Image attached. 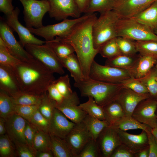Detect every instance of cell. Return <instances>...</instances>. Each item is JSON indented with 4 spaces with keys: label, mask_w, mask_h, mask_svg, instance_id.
<instances>
[{
    "label": "cell",
    "mask_w": 157,
    "mask_h": 157,
    "mask_svg": "<svg viewBox=\"0 0 157 157\" xmlns=\"http://www.w3.org/2000/svg\"><path fill=\"white\" fill-rule=\"evenodd\" d=\"M24 8L26 27L38 28L43 26L42 20L50 10L48 0H19Z\"/></svg>",
    "instance_id": "8"
},
{
    "label": "cell",
    "mask_w": 157,
    "mask_h": 157,
    "mask_svg": "<svg viewBox=\"0 0 157 157\" xmlns=\"http://www.w3.org/2000/svg\"><path fill=\"white\" fill-rule=\"evenodd\" d=\"M33 149L36 153L39 151H51L49 134L38 131L34 138Z\"/></svg>",
    "instance_id": "37"
},
{
    "label": "cell",
    "mask_w": 157,
    "mask_h": 157,
    "mask_svg": "<svg viewBox=\"0 0 157 157\" xmlns=\"http://www.w3.org/2000/svg\"><path fill=\"white\" fill-rule=\"evenodd\" d=\"M20 10L18 7L15 8L13 13L6 16V23L9 26L17 33L19 42L24 47L27 44L42 45L46 41L40 40L34 36L27 28L24 26L19 21L18 16Z\"/></svg>",
    "instance_id": "14"
},
{
    "label": "cell",
    "mask_w": 157,
    "mask_h": 157,
    "mask_svg": "<svg viewBox=\"0 0 157 157\" xmlns=\"http://www.w3.org/2000/svg\"><path fill=\"white\" fill-rule=\"evenodd\" d=\"M95 14L78 23L71 33L63 38H55L71 45L76 53L85 78H89L91 66L99 49L94 48L92 34L93 25L97 18Z\"/></svg>",
    "instance_id": "1"
},
{
    "label": "cell",
    "mask_w": 157,
    "mask_h": 157,
    "mask_svg": "<svg viewBox=\"0 0 157 157\" xmlns=\"http://www.w3.org/2000/svg\"><path fill=\"white\" fill-rule=\"evenodd\" d=\"M116 29L117 37L135 41H157V35L150 28L132 18L119 19Z\"/></svg>",
    "instance_id": "5"
},
{
    "label": "cell",
    "mask_w": 157,
    "mask_h": 157,
    "mask_svg": "<svg viewBox=\"0 0 157 157\" xmlns=\"http://www.w3.org/2000/svg\"><path fill=\"white\" fill-rule=\"evenodd\" d=\"M47 92L49 97L56 101L57 104L61 102L64 98L58 90L53 82L48 87Z\"/></svg>",
    "instance_id": "52"
},
{
    "label": "cell",
    "mask_w": 157,
    "mask_h": 157,
    "mask_svg": "<svg viewBox=\"0 0 157 157\" xmlns=\"http://www.w3.org/2000/svg\"><path fill=\"white\" fill-rule=\"evenodd\" d=\"M149 145L135 154V157H149Z\"/></svg>",
    "instance_id": "56"
},
{
    "label": "cell",
    "mask_w": 157,
    "mask_h": 157,
    "mask_svg": "<svg viewBox=\"0 0 157 157\" xmlns=\"http://www.w3.org/2000/svg\"><path fill=\"white\" fill-rule=\"evenodd\" d=\"M156 65L157 66V63L156 64ZM156 80H157V76L156 77Z\"/></svg>",
    "instance_id": "63"
},
{
    "label": "cell",
    "mask_w": 157,
    "mask_h": 157,
    "mask_svg": "<svg viewBox=\"0 0 157 157\" xmlns=\"http://www.w3.org/2000/svg\"><path fill=\"white\" fill-rule=\"evenodd\" d=\"M91 139L82 122L76 124L65 139L74 157H78L85 144Z\"/></svg>",
    "instance_id": "15"
},
{
    "label": "cell",
    "mask_w": 157,
    "mask_h": 157,
    "mask_svg": "<svg viewBox=\"0 0 157 157\" xmlns=\"http://www.w3.org/2000/svg\"><path fill=\"white\" fill-rule=\"evenodd\" d=\"M39 105H17L15 108V113L28 121L38 109Z\"/></svg>",
    "instance_id": "48"
},
{
    "label": "cell",
    "mask_w": 157,
    "mask_h": 157,
    "mask_svg": "<svg viewBox=\"0 0 157 157\" xmlns=\"http://www.w3.org/2000/svg\"><path fill=\"white\" fill-rule=\"evenodd\" d=\"M157 63L151 56L139 54L132 67L128 70L131 77L139 79L147 75Z\"/></svg>",
    "instance_id": "23"
},
{
    "label": "cell",
    "mask_w": 157,
    "mask_h": 157,
    "mask_svg": "<svg viewBox=\"0 0 157 157\" xmlns=\"http://www.w3.org/2000/svg\"><path fill=\"white\" fill-rule=\"evenodd\" d=\"M13 31L6 21L1 18L0 38L3 40L10 52L21 61H27L33 58L24 49L19 42L16 40L13 34Z\"/></svg>",
    "instance_id": "10"
},
{
    "label": "cell",
    "mask_w": 157,
    "mask_h": 157,
    "mask_svg": "<svg viewBox=\"0 0 157 157\" xmlns=\"http://www.w3.org/2000/svg\"><path fill=\"white\" fill-rule=\"evenodd\" d=\"M21 61L11 54L0 38V65L13 68Z\"/></svg>",
    "instance_id": "41"
},
{
    "label": "cell",
    "mask_w": 157,
    "mask_h": 157,
    "mask_svg": "<svg viewBox=\"0 0 157 157\" xmlns=\"http://www.w3.org/2000/svg\"><path fill=\"white\" fill-rule=\"evenodd\" d=\"M50 10L48 12L51 18L60 21L69 17L74 18L81 17L80 11L74 0H48Z\"/></svg>",
    "instance_id": "13"
},
{
    "label": "cell",
    "mask_w": 157,
    "mask_h": 157,
    "mask_svg": "<svg viewBox=\"0 0 157 157\" xmlns=\"http://www.w3.org/2000/svg\"><path fill=\"white\" fill-rule=\"evenodd\" d=\"M157 108V100L155 98L150 97L138 104L132 117L140 122L154 128L157 125L156 114Z\"/></svg>",
    "instance_id": "11"
},
{
    "label": "cell",
    "mask_w": 157,
    "mask_h": 157,
    "mask_svg": "<svg viewBox=\"0 0 157 157\" xmlns=\"http://www.w3.org/2000/svg\"><path fill=\"white\" fill-rule=\"evenodd\" d=\"M156 118H157V108L156 111Z\"/></svg>",
    "instance_id": "61"
},
{
    "label": "cell",
    "mask_w": 157,
    "mask_h": 157,
    "mask_svg": "<svg viewBox=\"0 0 157 157\" xmlns=\"http://www.w3.org/2000/svg\"><path fill=\"white\" fill-rule=\"evenodd\" d=\"M92 14H85L78 18L72 19H67L60 23L43 26L38 28H27L32 33L43 38L46 41H51L56 37L63 38L67 36L78 23Z\"/></svg>",
    "instance_id": "6"
},
{
    "label": "cell",
    "mask_w": 157,
    "mask_h": 157,
    "mask_svg": "<svg viewBox=\"0 0 157 157\" xmlns=\"http://www.w3.org/2000/svg\"><path fill=\"white\" fill-rule=\"evenodd\" d=\"M13 0H0V11L6 16L11 14L14 10L12 4Z\"/></svg>",
    "instance_id": "54"
},
{
    "label": "cell",
    "mask_w": 157,
    "mask_h": 157,
    "mask_svg": "<svg viewBox=\"0 0 157 157\" xmlns=\"http://www.w3.org/2000/svg\"><path fill=\"white\" fill-rule=\"evenodd\" d=\"M74 85L79 90L81 96L91 97L98 105L102 107L116 100L124 87L121 83L105 82L90 77L75 82Z\"/></svg>",
    "instance_id": "3"
},
{
    "label": "cell",
    "mask_w": 157,
    "mask_h": 157,
    "mask_svg": "<svg viewBox=\"0 0 157 157\" xmlns=\"http://www.w3.org/2000/svg\"><path fill=\"white\" fill-rule=\"evenodd\" d=\"M157 0H119L113 10L119 19L131 18L148 7Z\"/></svg>",
    "instance_id": "16"
},
{
    "label": "cell",
    "mask_w": 157,
    "mask_h": 157,
    "mask_svg": "<svg viewBox=\"0 0 157 157\" xmlns=\"http://www.w3.org/2000/svg\"></svg>",
    "instance_id": "64"
},
{
    "label": "cell",
    "mask_w": 157,
    "mask_h": 157,
    "mask_svg": "<svg viewBox=\"0 0 157 157\" xmlns=\"http://www.w3.org/2000/svg\"><path fill=\"white\" fill-rule=\"evenodd\" d=\"M150 28L157 29V0L144 10L131 17Z\"/></svg>",
    "instance_id": "24"
},
{
    "label": "cell",
    "mask_w": 157,
    "mask_h": 157,
    "mask_svg": "<svg viewBox=\"0 0 157 157\" xmlns=\"http://www.w3.org/2000/svg\"><path fill=\"white\" fill-rule=\"evenodd\" d=\"M45 44L53 50L60 59L75 52L74 48L71 45L55 38L51 41H46Z\"/></svg>",
    "instance_id": "34"
},
{
    "label": "cell",
    "mask_w": 157,
    "mask_h": 157,
    "mask_svg": "<svg viewBox=\"0 0 157 157\" xmlns=\"http://www.w3.org/2000/svg\"><path fill=\"white\" fill-rule=\"evenodd\" d=\"M116 38L108 40L100 47L99 53L103 57L109 59L122 54L117 43Z\"/></svg>",
    "instance_id": "38"
},
{
    "label": "cell",
    "mask_w": 157,
    "mask_h": 157,
    "mask_svg": "<svg viewBox=\"0 0 157 157\" xmlns=\"http://www.w3.org/2000/svg\"><path fill=\"white\" fill-rule=\"evenodd\" d=\"M131 77L126 69L101 65L94 60L92 64L89 73V77L91 78L109 83H120Z\"/></svg>",
    "instance_id": "9"
},
{
    "label": "cell",
    "mask_w": 157,
    "mask_h": 157,
    "mask_svg": "<svg viewBox=\"0 0 157 157\" xmlns=\"http://www.w3.org/2000/svg\"><path fill=\"white\" fill-rule=\"evenodd\" d=\"M36 157H53L51 151H39L36 153Z\"/></svg>",
    "instance_id": "57"
},
{
    "label": "cell",
    "mask_w": 157,
    "mask_h": 157,
    "mask_svg": "<svg viewBox=\"0 0 157 157\" xmlns=\"http://www.w3.org/2000/svg\"><path fill=\"white\" fill-rule=\"evenodd\" d=\"M68 119L56 108L49 121V134L65 139L76 124Z\"/></svg>",
    "instance_id": "18"
},
{
    "label": "cell",
    "mask_w": 157,
    "mask_h": 157,
    "mask_svg": "<svg viewBox=\"0 0 157 157\" xmlns=\"http://www.w3.org/2000/svg\"><path fill=\"white\" fill-rule=\"evenodd\" d=\"M44 94L36 95L20 91L11 97L15 105H39Z\"/></svg>",
    "instance_id": "32"
},
{
    "label": "cell",
    "mask_w": 157,
    "mask_h": 157,
    "mask_svg": "<svg viewBox=\"0 0 157 157\" xmlns=\"http://www.w3.org/2000/svg\"><path fill=\"white\" fill-rule=\"evenodd\" d=\"M24 47L33 58L40 61L54 73L62 75L65 73L60 60L47 45L28 44Z\"/></svg>",
    "instance_id": "7"
},
{
    "label": "cell",
    "mask_w": 157,
    "mask_h": 157,
    "mask_svg": "<svg viewBox=\"0 0 157 157\" xmlns=\"http://www.w3.org/2000/svg\"><path fill=\"white\" fill-rule=\"evenodd\" d=\"M110 125L115 128L124 131L130 130L141 129L147 133L151 131L152 129L149 126L140 122L132 117L125 116Z\"/></svg>",
    "instance_id": "27"
},
{
    "label": "cell",
    "mask_w": 157,
    "mask_h": 157,
    "mask_svg": "<svg viewBox=\"0 0 157 157\" xmlns=\"http://www.w3.org/2000/svg\"><path fill=\"white\" fill-rule=\"evenodd\" d=\"M106 120L110 125L125 116L124 110L120 103L114 101L103 107Z\"/></svg>",
    "instance_id": "29"
},
{
    "label": "cell",
    "mask_w": 157,
    "mask_h": 157,
    "mask_svg": "<svg viewBox=\"0 0 157 157\" xmlns=\"http://www.w3.org/2000/svg\"><path fill=\"white\" fill-rule=\"evenodd\" d=\"M27 121L34 126L38 131L49 133V120L40 113L38 109Z\"/></svg>",
    "instance_id": "46"
},
{
    "label": "cell",
    "mask_w": 157,
    "mask_h": 157,
    "mask_svg": "<svg viewBox=\"0 0 157 157\" xmlns=\"http://www.w3.org/2000/svg\"><path fill=\"white\" fill-rule=\"evenodd\" d=\"M147 133L149 149V157H157V141L151 131Z\"/></svg>",
    "instance_id": "53"
},
{
    "label": "cell",
    "mask_w": 157,
    "mask_h": 157,
    "mask_svg": "<svg viewBox=\"0 0 157 157\" xmlns=\"http://www.w3.org/2000/svg\"><path fill=\"white\" fill-rule=\"evenodd\" d=\"M87 129L92 140L96 141L103 130L110 125L106 120H101L87 114L82 122Z\"/></svg>",
    "instance_id": "26"
},
{
    "label": "cell",
    "mask_w": 157,
    "mask_h": 157,
    "mask_svg": "<svg viewBox=\"0 0 157 157\" xmlns=\"http://www.w3.org/2000/svg\"><path fill=\"white\" fill-rule=\"evenodd\" d=\"M100 157L97 141L90 140L84 147L77 157Z\"/></svg>",
    "instance_id": "47"
},
{
    "label": "cell",
    "mask_w": 157,
    "mask_h": 157,
    "mask_svg": "<svg viewBox=\"0 0 157 157\" xmlns=\"http://www.w3.org/2000/svg\"><path fill=\"white\" fill-rule=\"evenodd\" d=\"M26 122L25 119L15 113L5 120L6 134L13 143L18 141L28 144L24 134Z\"/></svg>",
    "instance_id": "20"
},
{
    "label": "cell",
    "mask_w": 157,
    "mask_h": 157,
    "mask_svg": "<svg viewBox=\"0 0 157 157\" xmlns=\"http://www.w3.org/2000/svg\"><path fill=\"white\" fill-rule=\"evenodd\" d=\"M100 157H110L115 149L122 144L117 129L109 125L102 131L97 141Z\"/></svg>",
    "instance_id": "12"
},
{
    "label": "cell",
    "mask_w": 157,
    "mask_h": 157,
    "mask_svg": "<svg viewBox=\"0 0 157 157\" xmlns=\"http://www.w3.org/2000/svg\"><path fill=\"white\" fill-rule=\"evenodd\" d=\"M157 66H155L146 76L140 79L147 88L151 97L156 98L157 96Z\"/></svg>",
    "instance_id": "39"
},
{
    "label": "cell",
    "mask_w": 157,
    "mask_h": 157,
    "mask_svg": "<svg viewBox=\"0 0 157 157\" xmlns=\"http://www.w3.org/2000/svg\"><path fill=\"white\" fill-rule=\"evenodd\" d=\"M156 100H157V96L156 97Z\"/></svg>",
    "instance_id": "62"
},
{
    "label": "cell",
    "mask_w": 157,
    "mask_h": 157,
    "mask_svg": "<svg viewBox=\"0 0 157 157\" xmlns=\"http://www.w3.org/2000/svg\"><path fill=\"white\" fill-rule=\"evenodd\" d=\"M79 100L75 92L69 97L64 98L60 103L56 104V108L70 120L75 124L82 122L87 115L79 106Z\"/></svg>",
    "instance_id": "17"
},
{
    "label": "cell",
    "mask_w": 157,
    "mask_h": 157,
    "mask_svg": "<svg viewBox=\"0 0 157 157\" xmlns=\"http://www.w3.org/2000/svg\"><path fill=\"white\" fill-rule=\"evenodd\" d=\"M119 17L113 10L100 14L92 27L94 46L99 49L108 40L117 37V24Z\"/></svg>",
    "instance_id": "4"
},
{
    "label": "cell",
    "mask_w": 157,
    "mask_h": 157,
    "mask_svg": "<svg viewBox=\"0 0 157 157\" xmlns=\"http://www.w3.org/2000/svg\"><path fill=\"white\" fill-rule=\"evenodd\" d=\"M15 104L11 97L5 92L0 90V117L5 120L15 113Z\"/></svg>",
    "instance_id": "35"
},
{
    "label": "cell",
    "mask_w": 157,
    "mask_h": 157,
    "mask_svg": "<svg viewBox=\"0 0 157 157\" xmlns=\"http://www.w3.org/2000/svg\"><path fill=\"white\" fill-rule=\"evenodd\" d=\"M119 48L122 54L133 56L138 53L134 42L129 39L118 36L116 38Z\"/></svg>",
    "instance_id": "43"
},
{
    "label": "cell",
    "mask_w": 157,
    "mask_h": 157,
    "mask_svg": "<svg viewBox=\"0 0 157 157\" xmlns=\"http://www.w3.org/2000/svg\"><path fill=\"white\" fill-rule=\"evenodd\" d=\"M154 32L157 35V29L154 31Z\"/></svg>",
    "instance_id": "60"
},
{
    "label": "cell",
    "mask_w": 157,
    "mask_h": 157,
    "mask_svg": "<svg viewBox=\"0 0 157 157\" xmlns=\"http://www.w3.org/2000/svg\"><path fill=\"white\" fill-rule=\"evenodd\" d=\"M51 150L54 157H74L64 139L50 135Z\"/></svg>",
    "instance_id": "28"
},
{
    "label": "cell",
    "mask_w": 157,
    "mask_h": 157,
    "mask_svg": "<svg viewBox=\"0 0 157 157\" xmlns=\"http://www.w3.org/2000/svg\"><path fill=\"white\" fill-rule=\"evenodd\" d=\"M120 83L124 87L129 88L138 93L150 94L146 87L140 79L131 77Z\"/></svg>",
    "instance_id": "44"
},
{
    "label": "cell",
    "mask_w": 157,
    "mask_h": 157,
    "mask_svg": "<svg viewBox=\"0 0 157 157\" xmlns=\"http://www.w3.org/2000/svg\"><path fill=\"white\" fill-rule=\"evenodd\" d=\"M60 60L63 67L69 72L75 82H79L85 78L80 62L74 53Z\"/></svg>",
    "instance_id": "25"
},
{
    "label": "cell",
    "mask_w": 157,
    "mask_h": 157,
    "mask_svg": "<svg viewBox=\"0 0 157 157\" xmlns=\"http://www.w3.org/2000/svg\"><path fill=\"white\" fill-rule=\"evenodd\" d=\"M81 13H85L87 10L90 0H74Z\"/></svg>",
    "instance_id": "55"
},
{
    "label": "cell",
    "mask_w": 157,
    "mask_h": 157,
    "mask_svg": "<svg viewBox=\"0 0 157 157\" xmlns=\"http://www.w3.org/2000/svg\"><path fill=\"white\" fill-rule=\"evenodd\" d=\"M53 83L64 98L69 97L73 92L70 85L69 78L67 74L61 76L57 80L55 79Z\"/></svg>",
    "instance_id": "45"
},
{
    "label": "cell",
    "mask_w": 157,
    "mask_h": 157,
    "mask_svg": "<svg viewBox=\"0 0 157 157\" xmlns=\"http://www.w3.org/2000/svg\"><path fill=\"white\" fill-rule=\"evenodd\" d=\"M116 0H90L85 14H91L95 12L100 14L113 10Z\"/></svg>",
    "instance_id": "33"
},
{
    "label": "cell",
    "mask_w": 157,
    "mask_h": 157,
    "mask_svg": "<svg viewBox=\"0 0 157 157\" xmlns=\"http://www.w3.org/2000/svg\"><path fill=\"white\" fill-rule=\"evenodd\" d=\"M151 132L157 141V125L154 128H152Z\"/></svg>",
    "instance_id": "59"
},
{
    "label": "cell",
    "mask_w": 157,
    "mask_h": 157,
    "mask_svg": "<svg viewBox=\"0 0 157 157\" xmlns=\"http://www.w3.org/2000/svg\"><path fill=\"white\" fill-rule=\"evenodd\" d=\"M88 97V101L79 104V107L91 116L101 120H106L103 107L98 105L91 97Z\"/></svg>",
    "instance_id": "31"
},
{
    "label": "cell",
    "mask_w": 157,
    "mask_h": 157,
    "mask_svg": "<svg viewBox=\"0 0 157 157\" xmlns=\"http://www.w3.org/2000/svg\"><path fill=\"white\" fill-rule=\"evenodd\" d=\"M138 55L131 56L121 54L107 59L105 65L126 69L127 71L133 65Z\"/></svg>",
    "instance_id": "30"
},
{
    "label": "cell",
    "mask_w": 157,
    "mask_h": 157,
    "mask_svg": "<svg viewBox=\"0 0 157 157\" xmlns=\"http://www.w3.org/2000/svg\"><path fill=\"white\" fill-rule=\"evenodd\" d=\"M16 156L35 157L36 152L27 144L16 141L13 143Z\"/></svg>",
    "instance_id": "49"
},
{
    "label": "cell",
    "mask_w": 157,
    "mask_h": 157,
    "mask_svg": "<svg viewBox=\"0 0 157 157\" xmlns=\"http://www.w3.org/2000/svg\"><path fill=\"white\" fill-rule=\"evenodd\" d=\"M13 69L21 91L25 92L43 94L55 80L54 73L33 58L27 61H21Z\"/></svg>",
    "instance_id": "2"
},
{
    "label": "cell",
    "mask_w": 157,
    "mask_h": 157,
    "mask_svg": "<svg viewBox=\"0 0 157 157\" xmlns=\"http://www.w3.org/2000/svg\"><path fill=\"white\" fill-rule=\"evenodd\" d=\"M56 104V102L50 98L47 92L44 94L39 105L38 110L45 117L50 121Z\"/></svg>",
    "instance_id": "40"
},
{
    "label": "cell",
    "mask_w": 157,
    "mask_h": 157,
    "mask_svg": "<svg viewBox=\"0 0 157 157\" xmlns=\"http://www.w3.org/2000/svg\"><path fill=\"white\" fill-rule=\"evenodd\" d=\"M150 94L138 93L132 90L123 87L116 100L120 104L124 112L125 116L132 117L134 109L142 101L148 98Z\"/></svg>",
    "instance_id": "19"
},
{
    "label": "cell",
    "mask_w": 157,
    "mask_h": 157,
    "mask_svg": "<svg viewBox=\"0 0 157 157\" xmlns=\"http://www.w3.org/2000/svg\"><path fill=\"white\" fill-rule=\"evenodd\" d=\"M110 157H135V154L122 143L115 149Z\"/></svg>",
    "instance_id": "51"
},
{
    "label": "cell",
    "mask_w": 157,
    "mask_h": 157,
    "mask_svg": "<svg viewBox=\"0 0 157 157\" xmlns=\"http://www.w3.org/2000/svg\"><path fill=\"white\" fill-rule=\"evenodd\" d=\"M6 132L5 120L3 118L0 117V135L5 134Z\"/></svg>",
    "instance_id": "58"
},
{
    "label": "cell",
    "mask_w": 157,
    "mask_h": 157,
    "mask_svg": "<svg viewBox=\"0 0 157 157\" xmlns=\"http://www.w3.org/2000/svg\"><path fill=\"white\" fill-rule=\"evenodd\" d=\"M116 129L122 143L135 154L149 145L147 133L144 130L135 135Z\"/></svg>",
    "instance_id": "21"
},
{
    "label": "cell",
    "mask_w": 157,
    "mask_h": 157,
    "mask_svg": "<svg viewBox=\"0 0 157 157\" xmlns=\"http://www.w3.org/2000/svg\"><path fill=\"white\" fill-rule=\"evenodd\" d=\"M15 147L13 142L8 135L0 136V157H16Z\"/></svg>",
    "instance_id": "42"
},
{
    "label": "cell",
    "mask_w": 157,
    "mask_h": 157,
    "mask_svg": "<svg viewBox=\"0 0 157 157\" xmlns=\"http://www.w3.org/2000/svg\"><path fill=\"white\" fill-rule=\"evenodd\" d=\"M138 52L142 55L148 56L157 59V41L149 40L135 41Z\"/></svg>",
    "instance_id": "36"
},
{
    "label": "cell",
    "mask_w": 157,
    "mask_h": 157,
    "mask_svg": "<svg viewBox=\"0 0 157 157\" xmlns=\"http://www.w3.org/2000/svg\"><path fill=\"white\" fill-rule=\"evenodd\" d=\"M0 90L10 96L21 91L12 67L0 65Z\"/></svg>",
    "instance_id": "22"
},
{
    "label": "cell",
    "mask_w": 157,
    "mask_h": 157,
    "mask_svg": "<svg viewBox=\"0 0 157 157\" xmlns=\"http://www.w3.org/2000/svg\"><path fill=\"white\" fill-rule=\"evenodd\" d=\"M38 131L34 126L26 120L24 131V136L28 145L34 151L33 149V141L35 134Z\"/></svg>",
    "instance_id": "50"
}]
</instances>
